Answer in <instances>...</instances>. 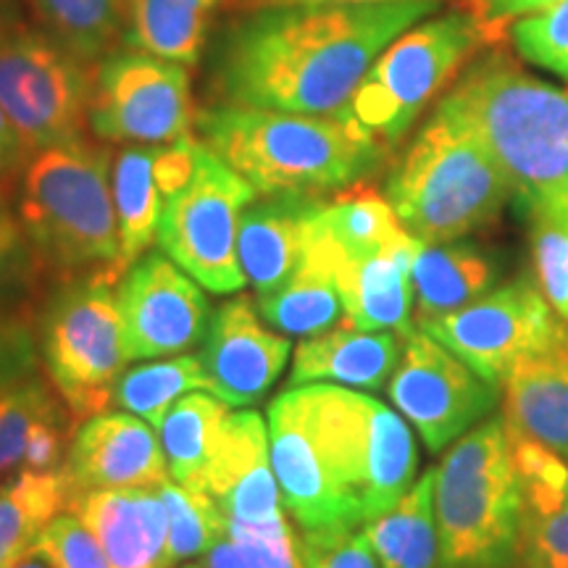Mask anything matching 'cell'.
Masks as SVG:
<instances>
[{
  "mask_svg": "<svg viewBox=\"0 0 568 568\" xmlns=\"http://www.w3.org/2000/svg\"><path fill=\"white\" fill-rule=\"evenodd\" d=\"M268 443L282 506L303 531L361 529L416 479L406 418L351 387L284 389L268 406Z\"/></svg>",
  "mask_w": 568,
  "mask_h": 568,
  "instance_id": "obj_1",
  "label": "cell"
},
{
  "mask_svg": "<svg viewBox=\"0 0 568 568\" xmlns=\"http://www.w3.org/2000/svg\"><path fill=\"white\" fill-rule=\"evenodd\" d=\"M439 0L280 6L240 19L216 59V88L247 109L335 116L379 53Z\"/></svg>",
  "mask_w": 568,
  "mask_h": 568,
  "instance_id": "obj_2",
  "label": "cell"
},
{
  "mask_svg": "<svg viewBox=\"0 0 568 568\" xmlns=\"http://www.w3.org/2000/svg\"><path fill=\"white\" fill-rule=\"evenodd\" d=\"M195 124L205 145L258 195L339 193L366 180L387 153L345 113L311 116L226 103L197 113Z\"/></svg>",
  "mask_w": 568,
  "mask_h": 568,
  "instance_id": "obj_3",
  "label": "cell"
},
{
  "mask_svg": "<svg viewBox=\"0 0 568 568\" xmlns=\"http://www.w3.org/2000/svg\"><path fill=\"white\" fill-rule=\"evenodd\" d=\"M503 169L529 213L568 203V92L506 55L474 63L443 98Z\"/></svg>",
  "mask_w": 568,
  "mask_h": 568,
  "instance_id": "obj_4",
  "label": "cell"
},
{
  "mask_svg": "<svg viewBox=\"0 0 568 568\" xmlns=\"http://www.w3.org/2000/svg\"><path fill=\"white\" fill-rule=\"evenodd\" d=\"M111 153L88 140L32 153L21 172L19 224L40 258L59 272L122 280Z\"/></svg>",
  "mask_w": 568,
  "mask_h": 568,
  "instance_id": "obj_5",
  "label": "cell"
},
{
  "mask_svg": "<svg viewBox=\"0 0 568 568\" xmlns=\"http://www.w3.org/2000/svg\"><path fill=\"white\" fill-rule=\"evenodd\" d=\"M514 195L497 161L439 101L389 174L385 197L418 243H456L481 230Z\"/></svg>",
  "mask_w": 568,
  "mask_h": 568,
  "instance_id": "obj_6",
  "label": "cell"
},
{
  "mask_svg": "<svg viewBox=\"0 0 568 568\" xmlns=\"http://www.w3.org/2000/svg\"><path fill=\"white\" fill-rule=\"evenodd\" d=\"M437 568H516L524 489L506 418L489 416L445 453L435 471Z\"/></svg>",
  "mask_w": 568,
  "mask_h": 568,
  "instance_id": "obj_7",
  "label": "cell"
},
{
  "mask_svg": "<svg viewBox=\"0 0 568 568\" xmlns=\"http://www.w3.org/2000/svg\"><path fill=\"white\" fill-rule=\"evenodd\" d=\"M485 38V21L474 11L418 21L379 53L343 113L389 151Z\"/></svg>",
  "mask_w": 568,
  "mask_h": 568,
  "instance_id": "obj_8",
  "label": "cell"
},
{
  "mask_svg": "<svg viewBox=\"0 0 568 568\" xmlns=\"http://www.w3.org/2000/svg\"><path fill=\"white\" fill-rule=\"evenodd\" d=\"M40 358L74 426L111 406L130 358L109 282L84 280L53 297L40 324Z\"/></svg>",
  "mask_w": 568,
  "mask_h": 568,
  "instance_id": "obj_9",
  "label": "cell"
},
{
  "mask_svg": "<svg viewBox=\"0 0 568 568\" xmlns=\"http://www.w3.org/2000/svg\"><path fill=\"white\" fill-rule=\"evenodd\" d=\"M258 193L197 140L193 176L163 203L161 251L211 293H237L247 280L237 258L243 211Z\"/></svg>",
  "mask_w": 568,
  "mask_h": 568,
  "instance_id": "obj_10",
  "label": "cell"
},
{
  "mask_svg": "<svg viewBox=\"0 0 568 568\" xmlns=\"http://www.w3.org/2000/svg\"><path fill=\"white\" fill-rule=\"evenodd\" d=\"M92 80L53 34L13 30L0 42V105L32 153L82 140Z\"/></svg>",
  "mask_w": 568,
  "mask_h": 568,
  "instance_id": "obj_11",
  "label": "cell"
},
{
  "mask_svg": "<svg viewBox=\"0 0 568 568\" xmlns=\"http://www.w3.org/2000/svg\"><path fill=\"white\" fill-rule=\"evenodd\" d=\"M193 84L184 63L134 51H111L92 80L88 126L95 138L126 145H169L193 134Z\"/></svg>",
  "mask_w": 568,
  "mask_h": 568,
  "instance_id": "obj_12",
  "label": "cell"
},
{
  "mask_svg": "<svg viewBox=\"0 0 568 568\" xmlns=\"http://www.w3.org/2000/svg\"><path fill=\"white\" fill-rule=\"evenodd\" d=\"M481 379L503 387L524 361L568 345V326L527 280L489 290L466 308L422 326Z\"/></svg>",
  "mask_w": 568,
  "mask_h": 568,
  "instance_id": "obj_13",
  "label": "cell"
},
{
  "mask_svg": "<svg viewBox=\"0 0 568 568\" xmlns=\"http://www.w3.org/2000/svg\"><path fill=\"white\" fill-rule=\"evenodd\" d=\"M387 395L397 414L416 426L424 445L439 453L493 414L500 387L481 379L435 337L414 329L403 339Z\"/></svg>",
  "mask_w": 568,
  "mask_h": 568,
  "instance_id": "obj_14",
  "label": "cell"
},
{
  "mask_svg": "<svg viewBox=\"0 0 568 568\" xmlns=\"http://www.w3.org/2000/svg\"><path fill=\"white\" fill-rule=\"evenodd\" d=\"M116 303L130 364L187 353L209 332L201 284L166 253L140 255L116 282Z\"/></svg>",
  "mask_w": 568,
  "mask_h": 568,
  "instance_id": "obj_15",
  "label": "cell"
},
{
  "mask_svg": "<svg viewBox=\"0 0 568 568\" xmlns=\"http://www.w3.org/2000/svg\"><path fill=\"white\" fill-rule=\"evenodd\" d=\"M290 337L261 324L251 297H232L211 316L201 355L209 393L230 408L255 406L287 366Z\"/></svg>",
  "mask_w": 568,
  "mask_h": 568,
  "instance_id": "obj_16",
  "label": "cell"
},
{
  "mask_svg": "<svg viewBox=\"0 0 568 568\" xmlns=\"http://www.w3.org/2000/svg\"><path fill=\"white\" fill-rule=\"evenodd\" d=\"M63 468L74 497L92 489L161 487L172 479L155 429L130 410H103L82 422L71 437Z\"/></svg>",
  "mask_w": 568,
  "mask_h": 568,
  "instance_id": "obj_17",
  "label": "cell"
},
{
  "mask_svg": "<svg viewBox=\"0 0 568 568\" xmlns=\"http://www.w3.org/2000/svg\"><path fill=\"white\" fill-rule=\"evenodd\" d=\"M314 213H311L308 237L335 276L345 308L343 322L361 332H397L400 337H408L416 329L410 266L422 243L410 237L374 258L351 261L339 255L337 247L316 230Z\"/></svg>",
  "mask_w": 568,
  "mask_h": 568,
  "instance_id": "obj_18",
  "label": "cell"
},
{
  "mask_svg": "<svg viewBox=\"0 0 568 568\" xmlns=\"http://www.w3.org/2000/svg\"><path fill=\"white\" fill-rule=\"evenodd\" d=\"M205 493L219 503L226 521L261 524L284 514L268 424L258 410L226 414L205 468Z\"/></svg>",
  "mask_w": 568,
  "mask_h": 568,
  "instance_id": "obj_19",
  "label": "cell"
},
{
  "mask_svg": "<svg viewBox=\"0 0 568 568\" xmlns=\"http://www.w3.org/2000/svg\"><path fill=\"white\" fill-rule=\"evenodd\" d=\"M69 514L95 535L111 568H174L159 487L92 489L74 497Z\"/></svg>",
  "mask_w": 568,
  "mask_h": 568,
  "instance_id": "obj_20",
  "label": "cell"
},
{
  "mask_svg": "<svg viewBox=\"0 0 568 568\" xmlns=\"http://www.w3.org/2000/svg\"><path fill=\"white\" fill-rule=\"evenodd\" d=\"M510 443L524 489L516 568H568V464L529 439Z\"/></svg>",
  "mask_w": 568,
  "mask_h": 568,
  "instance_id": "obj_21",
  "label": "cell"
},
{
  "mask_svg": "<svg viewBox=\"0 0 568 568\" xmlns=\"http://www.w3.org/2000/svg\"><path fill=\"white\" fill-rule=\"evenodd\" d=\"M318 197L266 195L243 211L237 230V258L255 295L280 287L301 266L308 247V226Z\"/></svg>",
  "mask_w": 568,
  "mask_h": 568,
  "instance_id": "obj_22",
  "label": "cell"
},
{
  "mask_svg": "<svg viewBox=\"0 0 568 568\" xmlns=\"http://www.w3.org/2000/svg\"><path fill=\"white\" fill-rule=\"evenodd\" d=\"M403 339L406 337L397 332H361L345 322L303 337L290 368V385L387 387L389 376L400 364Z\"/></svg>",
  "mask_w": 568,
  "mask_h": 568,
  "instance_id": "obj_23",
  "label": "cell"
},
{
  "mask_svg": "<svg viewBox=\"0 0 568 568\" xmlns=\"http://www.w3.org/2000/svg\"><path fill=\"white\" fill-rule=\"evenodd\" d=\"M510 437L548 447L568 464V345L516 366L503 382Z\"/></svg>",
  "mask_w": 568,
  "mask_h": 568,
  "instance_id": "obj_24",
  "label": "cell"
},
{
  "mask_svg": "<svg viewBox=\"0 0 568 568\" xmlns=\"http://www.w3.org/2000/svg\"><path fill=\"white\" fill-rule=\"evenodd\" d=\"M495 266L485 253L466 243L418 245L410 266L416 329L479 301L495 284Z\"/></svg>",
  "mask_w": 568,
  "mask_h": 568,
  "instance_id": "obj_25",
  "label": "cell"
},
{
  "mask_svg": "<svg viewBox=\"0 0 568 568\" xmlns=\"http://www.w3.org/2000/svg\"><path fill=\"white\" fill-rule=\"evenodd\" d=\"M161 145H126L113 159L111 190L122 245V276L159 240L161 213L166 203L155 169Z\"/></svg>",
  "mask_w": 568,
  "mask_h": 568,
  "instance_id": "obj_26",
  "label": "cell"
},
{
  "mask_svg": "<svg viewBox=\"0 0 568 568\" xmlns=\"http://www.w3.org/2000/svg\"><path fill=\"white\" fill-rule=\"evenodd\" d=\"M258 314L282 335L311 337L343 324V297L324 255L311 243L295 274L266 295H255Z\"/></svg>",
  "mask_w": 568,
  "mask_h": 568,
  "instance_id": "obj_27",
  "label": "cell"
},
{
  "mask_svg": "<svg viewBox=\"0 0 568 568\" xmlns=\"http://www.w3.org/2000/svg\"><path fill=\"white\" fill-rule=\"evenodd\" d=\"M224 0H126V48L195 67Z\"/></svg>",
  "mask_w": 568,
  "mask_h": 568,
  "instance_id": "obj_28",
  "label": "cell"
},
{
  "mask_svg": "<svg viewBox=\"0 0 568 568\" xmlns=\"http://www.w3.org/2000/svg\"><path fill=\"white\" fill-rule=\"evenodd\" d=\"M361 529L382 568H437L435 471H426L393 508Z\"/></svg>",
  "mask_w": 568,
  "mask_h": 568,
  "instance_id": "obj_29",
  "label": "cell"
},
{
  "mask_svg": "<svg viewBox=\"0 0 568 568\" xmlns=\"http://www.w3.org/2000/svg\"><path fill=\"white\" fill-rule=\"evenodd\" d=\"M71 489L67 468L55 471H21L11 474L0 485V566L11 568L13 560L24 556L38 542L42 529L71 508Z\"/></svg>",
  "mask_w": 568,
  "mask_h": 568,
  "instance_id": "obj_30",
  "label": "cell"
},
{
  "mask_svg": "<svg viewBox=\"0 0 568 568\" xmlns=\"http://www.w3.org/2000/svg\"><path fill=\"white\" fill-rule=\"evenodd\" d=\"M314 224L351 261L374 258L410 240L387 197L372 190H351L335 201H318Z\"/></svg>",
  "mask_w": 568,
  "mask_h": 568,
  "instance_id": "obj_31",
  "label": "cell"
},
{
  "mask_svg": "<svg viewBox=\"0 0 568 568\" xmlns=\"http://www.w3.org/2000/svg\"><path fill=\"white\" fill-rule=\"evenodd\" d=\"M230 414V406L211 393L182 395L169 408L161 424V445L166 456L169 477L176 485L205 493V468H209L219 429Z\"/></svg>",
  "mask_w": 568,
  "mask_h": 568,
  "instance_id": "obj_32",
  "label": "cell"
},
{
  "mask_svg": "<svg viewBox=\"0 0 568 568\" xmlns=\"http://www.w3.org/2000/svg\"><path fill=\"white\" fill-rule=\"evenodd\" d=\"M53 426H74L53 385H45L38 374H32L3 389L0 393V477L21 471L34 443Z\"/></svg>",
  "mask_w": 568,
  "mask_h": 568,
  "instance_id": "obj_33",
  "label": "cell"
},
{
  "mask_svg": "<svg viewBox=\"0 0 568 568\" xmlns=\"http://www.w3.org/2000/svg\"><path fill=\"white\" fill-rule=\"evenodd\" d=\"M205 389L209 393V376L203 372L201 355H169L155 364L124 368L113 387V403L148 422L155 432H161L169 408L182 395Z\"/></svg>",
  "mask_w": 568,
  "mask_h": 568,
  "instance_id": "obj_34",
  "label": "cell"
},
{
  "mask_svg": "<svg viewBox=\"0 0 568 568\" xmlns=\"http://www.w3.org/2000/svg\"><path fill=\"white\" fill-rule=\"evenodd\" d=\"M53 38L92 63L111 53L126 24V0H34Z\"/></svg>",
  "mask_w": 568,
  "mask_h": 568,
  "instance_id": "obj_35",
  "label": "cell"
},
{
  "mask_svg": "<svg viewBox=\"0 0 568 568\" xmlns=\"http://www.w3.org/2000/svg\"><path fill=\"white\" fill-rule=\"evenodd\" d=\"M169 516V558L174 568L203 558L226 535V516L209 493L166 479L159 487Z\"/></svg>",
  "mask_w": 568,
  "mask_h": 568,
  "instance_id": "obj_36",
  "label": "cell"
},
{
  "mask_svg": "<svg viewBox=\"0 0 568 568\" xmlns=\"http://www.w3.org/2000/svg\"><path fill=\"white\" fill-rule=\"evenodd\" d=\"M529 219L539 290L568 326V203L537 209Z\"/></svg>",
  "mask_w": 568,
  "mask_h": 568,
  "instance_id": "obj_37",
  "label": "cell"
},
{
  "mask_svg": "<svg viewBox=\"0 0 568 568\" xmlns=\"http://www.w3.org/2000/svg\"><path fill=\"white\" fill-rule=\"evenodd\" d=\"M510 40L521 59L568 82V0L516 19Z\"/></svg>",
  "mask_w": 568,
  "mask_h": 568,
  "instance_id": "obj_38",
  "label": "cell"
},
{
  "mask_svg": "<svg viewBox=\"0 0 568 568\" xmlns=\"http://www.w3.org/2000/svg\"><path fill=\"white\" fill-rule=\"evenodd\" d=\"M226 535L243 545L253 568H305L301 531L284 514L261 524L226 521Z\"/></svg>",
  "mask_w": 568,
  "mask_h": 568,
  "instance_id": "obj_39",
  "label": "cell"
},
{
  "mask_svg": "<svg viewBox=\"0 0 568 568\" xmlns=\"http://www.w3.org/2000/svg\"><path fill=\"white\" fill-rule=\"evenodd\" d=\"M53 568H111L95 535L74 514L55 516L34 542Z\"/></svg>",
  "mask_w": 568,
  "mask_h": 568,
  "instance_id": "obj_40",
  "label": "cell"
},
{
  "mask_svg": "<svg viewBox=\"0 0 568 568\" xmlns=\"http://www.w3.org/2000/svg\"><path fill=\"white\" fill-rule=\"evenodd\" d=\"M305 568H382L364 529H301Z\"/></svg>",
  "mask_w": 568,
  "mask_h": 568,
  "instance_id": "obj_41",
  "label": "cell"
},
{
  "mask_svg": "<svg viewBox=\"0 0 568 568\" xmlns=\"http://www.w3.org/2000/svg\"><path fill=\"white\" fill-rule=\"evenodd\" d=\"M38 347L32 332L17 318L0 314V393L34 374Z\"/></svg>",
  "mask_w": 568,
  "mask_h": 568,
  "instance_id": "obj_42",
  "label": "cell"
},
{
  "mask_svg": "<svg viewBox=\"0 0 568 568\" xmlns=\"http://www.w3.org/2000/svg\"><path fill=\"white\" fill-rule=\"evenodd\" d=\"M552 3H560V0H477L474 3V13L485 21L489 38H497L500 24L548 9Z\"/></svg>",
  "mask_w": 568,
  "mask_h": 568,
  "instance_id": "obj_43",
  "label": "cell"
},
{
  "mask_svg": "<svg viewBox=\"0 0 568 568\" xmlns=\"http://www.w3.org/2000/svg\"><path fill=\"white\" fill-rule=\"evenodd\" d=\"M32 151L27 148V142L21 140V134L0 105V176H11L24 172V166L30 163Z\"/></svg>",
  "mask_w": 568,
  "mask_h": 568,
  "instance_id": "obj_44",
  "label": "cell"
},
{
  "mask_svg": "<svg viewBox=\"0 0 568 568\" xmlns=\"http://www.w3.org/2000/svg\"><path fill=\"white\" fill-rule=\"evenodd\" d=\"M203 568H253V566H251V558H247V552L243 550V545H240L237 539H232L230 535H224L203 556Z\"/></svg>",
  "mask_w": 568,
  "mask_h": 568,
  "instance_id": "obj_45",
  "label": "cell"
},
{
  "mask_svg": "<svg viewBox=\"0 0 568 568\" xmlns=\"http://www.w3.org/2000/svg\"><path fill=\"white\" fill-rule=\"evenodd\" d=\"M253 3L266 6V9H280V6H364V3H395V0H253Z\"/></svg>",
  "mask_w": 568,
  "mask_h": 568,
  "instance_id": "obj_46",
  "label": "cell"
},
{
  "mask_svg": "<svg viewBox=\"0 0 568 568\" xmlns=\"http://www.w3.org/2000/svg\"><path fill=\"white\" fill-rule=\"evenodd\" d=\"M19 232H21L19 219L13 216L3 193H0V243H9V245L19 247Z\"/></svg>",
  "mask_w": 568,
  "mask_h": 568,
  "instance_id": "obj_47",
  "label": "cell"
},
{
  "mask_svg": "<svg viewBox=\"0 0 568 568\" xmlns=\"http://www.w3.org/2000/svg\"><path fill=\"white\" fill-rule=\"evenodd\" d=\"M11 568H53V564L32 545V548L27 550L24 556H19L17 560H13Z\"/></svg>",
  "mask_w": 568,
  "mask_h": 568,
  "instance_id": "obj_48",
  "label": "cell"
},
{
  "mask_svg": "<svg viewBox=\"0 0 568 568\" xmlns=\"http://www.w3.org/2000/svg\"><path fill=\"white\" fill-rule=\"evenodd\" d=\"M17 245H9V243H0V284L6 282V276H9L11 266H13V258H17Z\"/></svg>",
  "mask_w": 568,
  "mask_h": 568,
  "instance_id": "obj_49",
  "label": "cell"
},
{
  "mask_svg": "<svg viewBox=\"0 0 568 568\" xmlns=\"http://www.w3.org/2000/svg\"><path fill=\"white\" fill-rule=\"evenodd\" d=\"M11 32H13V27H11L9 11H6V0H0V42L9 38Z\"/></svg>",
  "mask_w": 568,
  "mask_h": 568,
  "instance_id": "obj_50",
  "label": "cell"
},
{
  "mask_svg": "<svg viewBox=\"0 0 568 568\" xmlns=\"http://www.w3.org/2000/svg\"><path fill=\"white\" fill-rule=\"evenodd\" d=\"M176 568H203V564H182V566H176Z\"/></svg>",
  "mask_w": 568,
  "mask_h": 568,
  "instance_id": "obj_51",
  "label": "cell"
},
{
  "mask_svg": "<svg viewBox=\"0 0 568 568\" xmlns=\"http://www.w3.org/2000/svg\"><path fill=\"white\" fill-rule=\"evenodd\" d=\"M0 568H6V566H0Z\"/></svg>",
  "mask_w": 568,
  "mask_h": 568,
  "instance_id": "obj_52",
  "label": "cell"
}]
</instances>
